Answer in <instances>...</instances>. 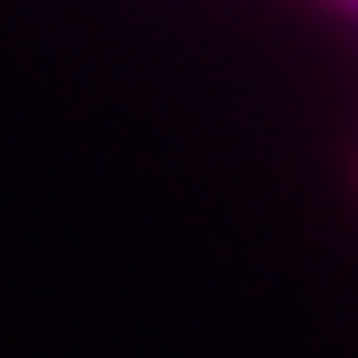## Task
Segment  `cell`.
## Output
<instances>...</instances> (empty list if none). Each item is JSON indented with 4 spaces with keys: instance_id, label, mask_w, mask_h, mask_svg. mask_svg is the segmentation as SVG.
Segmentation results:
<instances>
[{
    "instance_id": "1",
    "label": "cell",
    "mask_w": 358,
    "mask_h": 358,
    "mask_svg": "<svg viewBox=\"0 0 358 358\" xmlns=\"http://www.w3.org/2000/svg\"><path fill=\"white\" fill-rule=\"evenodd\" d=\"M351 8H358V0H351Z\"/></svg>"
}]
</instances>
